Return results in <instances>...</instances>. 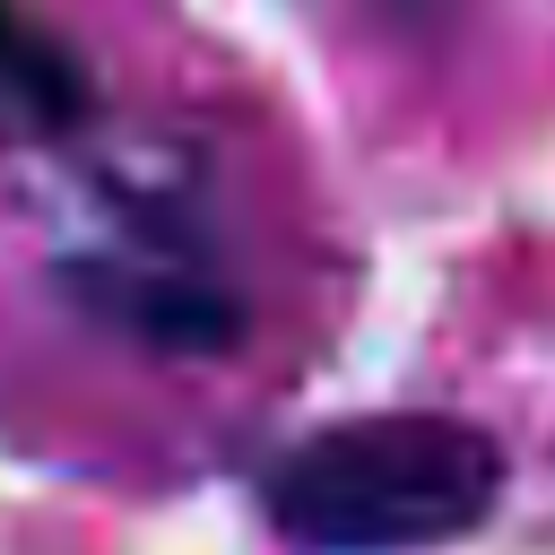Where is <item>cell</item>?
<instances>
[{
    "label": "cell",
    "mask_w": 555,
    "mask_h": 555,
    "mask_svg": "<svg viewBox=\"0 0 555 555\" xmlns=\"http://www.w3.org/2000/svg\"><path fill=\"white\" fill-rule=\"evenodd\" d=\"M87 121H95V69H87V52L61 26H43L26 0H0V156L61 147Z\"/></svg>",
    "instance_id": "3957f363"
},
{
    "label": "cell",
    "mask_w": 555,
    "mask_h": 555,
    "mask_svg": "<svg viewBox=\"0 0 555 555\" xmlns=\"http://www.w3.org/2000/svg\"><path fill=\"white\" fill-rule=\"evenodd\" d=\"M503 442L451 408H382L295 434L260 460L251 494L304 555H425L477 538L503 503Z\"/></svg>",
    "instance_id": "6da1fadb"
},
{
    "label": "cell",
    "mask_w": 555,
    "mask_h": 555,
    "mask_svg": "<svg viewBox=\"0 0 555 555\" xmlns=\"http://www.w3.org/2000/svg\"><path fill=\"white\" fill-rule=\"evenodd\" d=\"M52 295L95 321L104 338L139 347V356H225L251 321L234 269L217 260V243L191 225V208L165 199H121L113 234L78 243L52 260Z\"/></svg>",
    "instance_id": "7a4b0ae2"
}]
</instances>
